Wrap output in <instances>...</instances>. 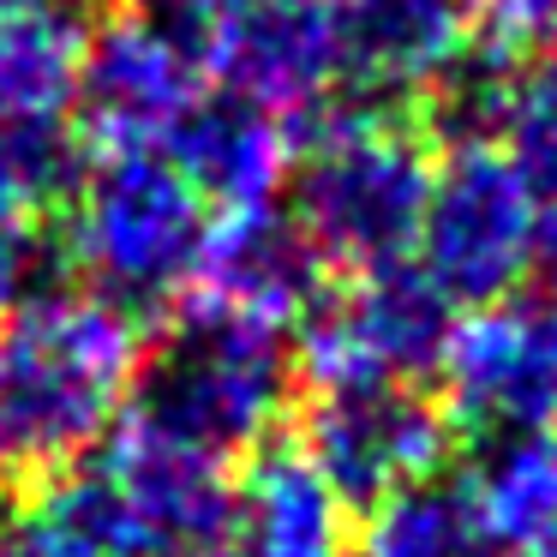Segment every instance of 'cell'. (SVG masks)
Segmentation results:
<instances>
[{
  "label": "cell",
  "mask_w": 557,
  "mask_h": 557,
  "mask_svg": "<svg viewBox=\"0 0 557 557\" xmlns=\"http://www.w3.org/2000/svg\"><path fill=\"white\" fill-rule=\"evenodd\" d=\"M294 384H300V366H294L288 330L258 324L198 294L157 318L150 336L138 342L121 413L126 432L228 468L276 444Z\"/></svg>",
  "instance_id": "cell-1"
},
{
  "label": "cell",
  "mask_w": 557,
  "mask_h": 557,
  "mask_svg": "<svg viewBox=\"0 0 557 557\" xmlns=\"http://www.w3.org/2000/svg\"><path fill=\"white\" fill-rule=\"evenodd\" d=\"M540 557H557V552H540Z\"/></svg>",
  "instance_id": "cell-26"
},
{
  "label": "cell",
  "mask_w": 557,
  "mask_h": 557,
  "mask_svg": "<svg viewBox=\"0 0 557 557\" xmlns=\"http://www.w3.org/2000/svg\"><path fill=\"white\" fill-rule=\"evenodd\" d=\"M205 37L169 13L126 0L85 25L78 49V133L102 150H162L186 109L205 90Z\"/></svg>",
  "instance_id": "cell-8"
},
{
  "label": "cell",
  "mask_w": 557,
  "mask_h": 557,
  "mask_svg": "<svg viewBox=\"0 0 557 557\" xmlns=\"http://www.w3.org/2000/svg\"><path fill=\"white\" fill-rule=\"evenodd\" d=\"M336 97L413 121L432 78L468 49V0H336Z\"/></svg>",
  "instance_id": "cell-13"
},
{
  "label": "cell",
  "mask_w": 557,
  "mask_h": 557,
  "mask_svg": "<svg viewBox=\"0 0 557 557\" xmlns=\"http://www.w3.org/2000/svg\"><path fill=\"white\" fill-rule=\"evenodd\" d=\"M444 413L461 437L545 432L557 420V306L545 294L456 318L444 348Z\"/></svg>",
  "instance_id": "cell-10"
},
{
  "label": "cell",
  "mask_w": 557,
  "mask_h": 557,
  "mask_svg": "<svg viewBox=\"0 0 557 557\" xmlns=\"http://www.w3.org/2000/svg\"><path fill=\"white\" fill-rule=\"evenodd\" d=\"M294 133L288 210L318 240L330 270H377L413 258L432 193V145L401 114L360 109L348 97L318 102Z\"/></svg>",
  "instance_id": "cell-4"
},
{
  "label": "cell",
  "mask_w": 557,
  "mask_h": 557,
  "mask_svg": "<svg viewBox=\"0 0 557 557\" xmlns=\"http://www.w3.org/2000/svg\"><path fill=\"white\" fill-rule=\"evenodd\" d=\"M461 492L509 557L557 552V432L480 437Z\"/></svg>",
  "instance_id": "cell-17"
},
{
  "label": "cell",
  "mask_w": 557,
  "mask_h": 557,
  "mask_svg": "<svg viewBox=\"0 0 557 557\" xmlns=\"http://www.w3.org/2000/svg\"><path fill=\"white\" fill-rule=\"evenodd\" d=\"M545 276V300L557 306V216H545V240H540V264H533Z\"/></svg>",
  "instance_id": "cell-24"
},
{
  "label": "cell",
  "mask_w": 557,
  "mask_h": 557,
  "mask_svg": "<svg viewBox=\"0 0 557 557\" xmlns=\"http://www.w3.org/2000/svg\"><path fill=\"white\" fill-rule=\"evenodd\" d=\"M473 7V42L509 54V61H533V54L557 49V0H468Z\"/></svg>",
  "instance_id": "cell-22"
},
{
  "label": "cell",
  "mask_w": 557,
  "mask_h": 557,
  "mask_svg": "<svg viewBox=\"0 0 557 557\" xmlns=\"http://www.w3.org/2000/svg\"><path fill=\"white\" fill-rule=\"evenodd\" d=\"M0 557H121L109 492L90 456L37 480L18 504L0 509Z\"/></svg>",
  "instance_id": "cell-18"
},
{
  "label": "cell",
  "mask_w": 557,
  "mask_h": 557,
  "mask_svg": "<svg viewBox=\"0 0 557 557\" xmlns=\"http://www.w3.org/2000/svg\"><path fill=\"white\" fill-rule=\"evenodd\" d=\"M109 492L121 557H234V480L138 432H109L90 449Z\"/></svg>",
  "instance_id": "cell-11"
},
{
  "label": "cell",
  "mask_w": 557,
  "mask_h": 557,
  "mask_svg": "<svg viewBox=\"0 0 557 557\" xmlns=\"http://www.w3.org/2000/svg\"><path fill=\"white\" fill-rule=\"evenodd\" d=\"M198 288L258 324L288 330L330 294V258L300 228V216L270 198V205L222 210L210 222Z\"/></svg>",
  "instance_id": "cell-14"
},
{
  "label": "cell",
  "mask_w": 557,
  "mask_h": 557,
  "mask_svg": "<svg viewBox=\"0 0 557 557\" xmlns=\"http://www.w3.org/2000/svg\"><path fill=\"white\" fill-rule=\"evenodd\" d=\"M66 240L49 210L0 193V318L18 306H37L49 294H66Z\"/></svg>",
  "instance_id": "cell-21"
},
{
  "label": "cell",
  "mask_w": 557,
  "mask_h": 557,
  "mask_svg": "<svg viewBox=\"0 0 557 557\" xmlns=\"http://www.w3.org/2000/svg\"><path fill=\"white\" fill-rule=\"evenodd\" d=\"M456 306L425 282L413 258L401 264L360 270L348 288H330L300 318V366L306 384L330 377H401V384H432L444 366Z\"/></svg>",
  "instance_id": "cell-9"
},
{
  "label": "cell",
  "mask_w": 557,
  "mask_h": 557,
  "mask_svg": "<svg viewBox=\"0 0 557 557\" xmlns=\"http://www.w3.org/2000/svg\"><path fill=\"white\" fill-rule=\"evenodd\" d=\"M78 49L85 18L73 7H18L0 18V193L49 210L66 205L90 169V138L78 133Z\"/></svg>",
  "instance_id": "cell-6"
},
{
  "label": "cell",
  "mask_w": 557,
  "mask_h": 557,
  "mask_svg": "<svg viewBox=\"0 0 557 557\" xmlns=\"http://www.w3.org/2000/svg\"><path fill=\"white\" fill-rule=\"evenodd\" d=\"M210 205L162 150H102L66 198V270L126 324H157L193 300Z\"/></svg>",
  "instance_id": "cell-3"
},
{
  "label": "cell",
  "mask_w": 557,
  "mask_h": 557,
  "mask_svg": "<svg viewBox=\"0 0 557 557\" xmlns=\"http://www.w3.org/2000/svg\"><path fill=\"white\" fill-rule=\"evenodd\" d=\"M545 205L528 193L497 145L449 150L432 174L413 240V264L425 270L449 306H497L521 294V282L540 264Z\"/></svg>",
  "instance_id": "cell-5"
},
{
  "label": "cell",
  "mask_w": 557,
  "mask_h": 557,
  "mask_svg": "<svg viewBox=\"0 0 557 557\" xmlns=\"http://www.w3.org/2000/svg\"><path fill=\"white\" fill-rule=\"evenodd\" d=\"M497 150L528 181V193L545 210H557V49L516 66L504 126H497Z\"/></svg>",
  "instance_id": "cell-20"
},
{
  "label": "cell",
  "mask_w": 557,
  "mask_h": 557,
  "mask_svg": "<svg viewBox=\"0 0 557 557\" xmlns=\"http://www.w3.org/2000/svg\"><path fill=\"white\" fill-rule=\"evenodd\" d=\"M138 330L90 294H49L0 318V473L49 480L114 432Z\"/></svg>",
  "instance_id": "cell-2"
},
{
  "label": "cell",
  "mask_w": 557,
  "mask_h": 557,
  "mask_svg": "<svg viewBox=\"0 0 557 557\" xmlns=\"http://www.w3.org/2000/svg\"><path fill=\"white\" fill-rule=\"evenodd\" d=\"M18 7H37V0H0V18H7V13H18Z\"/></svg>",
  "instance_id": "cell-25"
},
{
  "label": "cell",
  "mask_w": 557,
  "mask_h": 557,
  "mask_svg": "<svg viewBox=\"0 0 557 557\" xmlns=\"http://www.w3.org/2000/svg\"><path fill=\"white\" fill-rule=\"evenodd\" d=\"M354 557H509L461 480H420L366 509Z\"/></svg>",
  "instance_id": "cell-19"
},
{
  "label": "cell",
  "mask_w": 557,
  "mask_h": 557,
  "mask_svg": "<svg viewBox=\"0 0 557 557\" xmlns=\"http://www.w3.org/2000/svg\"><path fill=\"white\" fill-rule=\"evenodd\" d=\"M205 73L282 121H306L342 90L336 0H240L205 30Z\"/></svg>",
  "instance_id": "cell-12"
},
{
  "label": "cell",
  "mask_w": 557,
  "mask_h": 557,
  "mask_svg": "<svg viewBox=\"0 0 557 557\" xmlns=\"http://www.w3.org/2000/svg\"><path fill=\"white\" fill-rule=\"evenodd\" d=\"M456 425L425 384L401 377H330L300 413V456L348 509H372L444 468Z\"/></svg>",
  "instance_id": "cell-7"
},
{
  "label": "cell",
  "mask_w": 557,
  "mask_h": 557,
  "mask_svg": "<svg viewBox=\"0 0 557 557\" xmlns=\"http://www.w3.org/2000/svg\"><path fill=\"white\" fill-rule=\"evenodd\" d=\"M162 157L193 181L210 210L270 205L294 169V133L264 102L240 97L228 85H205L198 102L162 138Z\"/></svg>",
  "instance_id": "cell-15"
},
{
  "label": "cell",
  "mask_w": 557,
  "mask_h": 557,
  "mask_svg": "<svg viewBox=\"0 0 557 557\" xmlns=\"http://www.w3.org/2000/svg\"><path fill=\"white\" fill-rule=\"evenodd\" d=\"M234 557H354L348 504L300 444H264L234 485Z\"/></svg>",
  "instance_id": "cell-16"
},
{
  "label": "cell",
  "mask_w": 557,
  "mask_h": 557,
  "mask_svg": "<svg viewBox=\"0 0 557 557\" xmlns=\"http://www.w3.org/2000/svg\"><path fill=\"white\" fill-rule=\"evenodd\" d=\"M145 7H157V13H169L174 25H186V30H198V37H205V30L216 25L222 13H234L240 0H145Z\"/></svg>",
  "instance_id": "cell-23"
}]
</instances>
